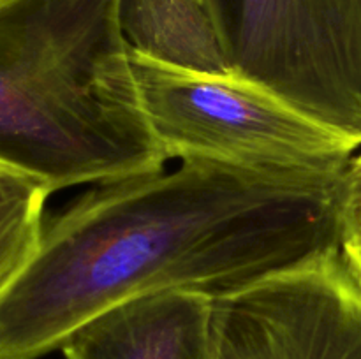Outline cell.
<instances>
[{"instance_id": "6da1fadb", "label": "cell", "mask_w": 361, "mask_h": 359, "mask_svg": "<svg viewBox=\"0 0 361 359\" xmlns=\"http://www.w3.org/2000/svg\"><path fill=\"white\" fill-rule=\"evenodd\" d=\"M341 178L207 160L101 183L44 224L0 289V359H39L92 317L141 296H207L341 250Z\"/></svg>"}, {"instance_id": "7a4b0ae2", "label": "cell", "mask_w": 361, "mask_h": 359, "mask_svg": "<svg viewBox=\"0 0 361 359\" xmlns=\"http://www.w3.org/2000/svg\"><path fill=\"white\" fill-rule=\"evenodd\" d=\"M0 160L53 192L164 171L122 0L0 2Z\"/></svg>"}, {"instance_id": "3957f363", "label": "cell", "mask_w": 361, "mask_h": 359, "mask_svg": "<svg viewBox=\"0 0 361 359\" xmlns=\"http://www.w3.org/2000/svg\"><path fill=\"white\" fill-rule=\"evenodd\" d=\"M145 118L169 158L264 175L341 178L361 146L274 92L235 74L176 69L136 55Z\"/></svg>"}, {"instance_id": "277c9868", "label": "cell", "mask_w": 361, "mask_h": 359, "mask_svg": "<svg viewBox=\"0 0 361 359\" xmlns=\"http://www.w3.org/2000/svg\"><path fill=\"white\" fill-rule=\"evenodd\" d=\"M235 76L361 144V0H208Z\"/></svg>"}, {"instance_id": "5b68a950", "label": "cell", "mask_w": 361, "mask_h": 359, "mask_svg": "<svg viewBox=\"0 0 361 359\" xmlns=\"http://www.w3.org/2000/svg\"><path fill=\"white\" fill-rule=\"evenodd\" d=\"M214 359H361V285L337 252L212 298Z\"/></svg>"}, {"instance_id": "8992f818", "label": "cell", "mask_w": 361, "mask_h": 359, "mask_svg": "<svg viewBox=\"0 0 361 359\" xmlns=\"http://www.w3.org/2000/svg\"><path fill=\"white\" fill-rule=\"evenodd\" d=\"M66 359H214L212 296L166 291L104 310L60 347Z\"/></svg>"}, {"instance_id": "52a82bcc", "label": "cell", "mask_w": 361, "mask_h": 359, "mask_svg": "<svg viewBox=\"0 0 361 359\" xmlns=\"http://www.w3.org/2000/svg\"><path fill=\"white\" fill-rule=\"evenodd\" d=\"M122 27L136 55L192 73L233 74L208 0H122Z\"/></svg>"}, {"instance_id": "ba28073f", "label": "cell", "mask_w": 361, "mask_h": 359, "mask_svg": "<svg viewBox=\"0 0 361 359\" xmlns=\"http://www.w3.org/2000/svg\"><path fill=\"white\" fill-rule=\"evenodd\" d=\"M51 187L0 160V289L32 259L41 241Z\"/></svg>"}, {"instance_id": "9c48e42d", "label": "cell", "mask_w": 361, "mask_h": 359, "mask_svg": "<svg viewBox=\"0 0 361 359\" xmlns=\"http://www.w3.org/2000/svg\"><path fill=\"white\" fill-rule=\"evenodd\" d=\"M341 256L361 285V155L353 157L342 180Z\"/></svg>"}, {"instance_id": "30bf717a", "label": "cell", "mask_w": 361, "mask_h": 359, "mask_svg": "<svg viewBox=\"0 0 361 359\" xmlns=\"http://www.w3.org/2000/svg\"><path fill=\"white\" fill-rule=\"evenodd\" d=\"M0 2H2V0H0Z\"/></svg>"}]
</instances>
